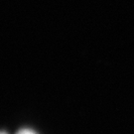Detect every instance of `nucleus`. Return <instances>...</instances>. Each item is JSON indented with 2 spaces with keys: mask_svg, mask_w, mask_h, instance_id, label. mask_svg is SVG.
I'll return each mask as SVG.
<instances>
[{
  "mask_svg": "<svg viewBox=\"0 0 134 134\" xmlns=\"http://www.w3.org/2000/svg\"><path fill=\"white\" fill-rule=\"evenodd\" d=\"M16 134H36V133H35L34 131H32V130L27 129V128H24V129L19 130V131H18Z\"/></svg>",
  "mask_w": 134,
  "mask_h": 134,
  "instance_id": "obj_1",
  "label": "nucleus"
},
{
  "mask_svg": "<svg viewBox=\"0 0 134 134\" xmlns=\"http://www.w3.org/2000/svg\"><path fill=\"white\" fill-rule=\"evenodd\" d=\"M0 134H6L5 132H0Z\"/></svg>",
  "mask_w": 134,
  "mask_h": 134,
  "instance_id": "obj_2",
  "label": "nucleus"
}]
</instances>
